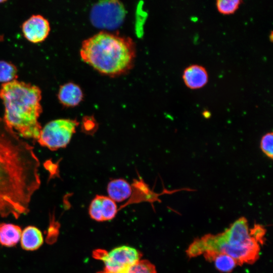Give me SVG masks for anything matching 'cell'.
Listing matches in <instances>:
<instances>
[{"label":"cell","mask_w":273,"mask_h":273,"mask_svg":"<svg viewBox=\"0 0 273 273\" xmlns=\"http://www.w3.org/2000/svg\"><path fill=\"white\" fill-rule=\"evenodd\" d=\"M40 161L30 144L0 117V215L19 218L29 211L41 186Z\"/></svg>","instance_id":"cell-1"},{"label":"cell","mask_w":273,"mask_h":273,"mask_svg":"<svg viewBox=\"0 0 273 273\" xmlns=\"http://www.w3.org/2000/svg\"><path fill=\"white\" fill-rule=\"evenodd\" d=\"M0 98L5 122L23 139L37 140L41 126V91L36 85L14 80L3 83Z\"/></svg>","instance_id":"cell-2"},{"label":"cell","mask_w":273,"mask_h":273,"mask_svg":"<svg viewBox=\"0 0 273 273\" xmlns=\"http://www.w3.org/2000/svg\"><path fill=\"white\" fill-rule=\"evenodd\" d=\"M260 242L250 230L247 219L241 217L218 234L196 239L187 250L190 257L206 253H222L232 257L238 264L252 263L258 259Z\"/></svg>","instance_id":"cell-3"},{"label":"cell","mask_w":273,"mask_h":273,"mask_svg":"<svg viewBox=\"0 0 273 273\" xmlns=\"http://www.w3.org/2000/svg\"><path fill=\"white\" fill-rule=\"evenodd\" d=\"M80 54L84 62L99 72L117 75L131 68L135 50L130 38L102 31L83 41Z\"/></svg>","instance_id":"cell-4"},{"label":"cell","mask_w":273,"mask_h":273,"mask_svg":"<svg viewBox=\"0 0 273 273\" xmlns=\"http://www.w3.org/2000/svg\"><path fill=\"white\" fill-rule=\"evenodd\" d=\"M79 123L76 119H55L41 128L37 142L42 147L56 151L66 147Z\"/></svg>","instance_id":"cell-5"},{"label":"cell","mask_w":273,"mask_h":273,"mask_svg":"<svg viewBox=\"0 0 273 273\" xmlns=\"http://www.w3.org/2000/svg\"><path fill=\"white\" fill-rule=\"evenodd\" d=\"M93 257L102 261L104 264V270L111 273L122 271L141 260V253L136 249L122 246L115 248L110 251L103 249L96 250Z\"/></svg>","instance_id":"cell-6"},{"label":"cell","mask_w":273,"mask_h":273,"mask_svg":"<svg viewBox=\"0 0 273 273\" xmlns=\"http://www.w3.org/2000/svg\"><path fill=\"white\" fill-rule=\"evenodd\" d=\"M124 16V8L119 2L101 1L92 8L90 20L97 27L113 29L121 24Z\"/></svg>","instance_id":"cell-7"},{"label":"cell","mask_w":273,"mask_h":273,"mask_svg":"<svg viewBox=\"0 0 273 273\" xmlns=\"http://www.w3.org/2000/svg\"><path fill=\"white\" fill-rule=\"evenodd\" d=\"M22 30L28 40L33 43L39 42L44 40L49 35L50 23L42 15H33L23 22Z\"/></svg>","instance_id":"cell-8"},{"label":"cell","mask_w":273,"mask_h":273,"mask_svg":"<svg viewBox=\"0 0 273 273\" xmlns=\"http://www.w3.org/2000/svg\"><path fill=\"white\" fill-rule=\"evenodd\" d=\"M88 211L90 217L97 221L109 220L115 217L117 206L109 197L97 195L92 201Z\"/></svg>","instance_id":"cell-9"},{"label":"cell","mask_w":273,"mask_h":273,"mask_svg":"<svg viewBox=\"0 0 273 273\" xmlns=\"http://www.w3.org/2000/svg\"><path fill=\"white\" fill-rule=\"evenodd\" d=\"M182 78L186 86L191 89L204 87L208 81V74L206 68L200 65L192 64L186 67Z\"/></svg>","instance_id":"cell-10"},{"label":"cell","mask_w":273,"mask_h":273,"mask_svg":"<svg viewBox=\"0 0 273 273\" xmlns=\"http://www.w3.org/2000/svg\"><path fill=\"white\" fill-rule=\"evenodd\" d=\"M60 102L67 107L77 106L83 99L80 87L72 82L65 83L60 86L58 95Z\"/></svg>","instance_id":"cell-11"},{"label":"cell","mask_w":273,"mask_h":273,"mask_svg":"<svg viewBox=\"0 0 273 273\" xmlns=\"http://www.w3.org/2000/svg\"><path fill=\"white\" fill-rule=\"evenodd\" d=\"M132 191L131 186L123 178L112 179L107 185L108 197L115 202H121L126 200L131 196Z\"/></svg>","instance_id":"cell-12"},{"label":"cell","mask_w":273,"mask_h":273,"mask_svg":"<svg viewBox=\"0 0 273 273\" xmlns=\"http://www.w3.org/2000/svg\"><path fill=\"white\" fill-rule=\"evenodd\" d=\"M22 248L27 251L38 249L43 244L42 233L34 226H28L23 231L20 239Z\"/></svg>","instance_id":"cell-13"},{"label":"cell","mask_w":273,"mask_h":273,"mask_svg":"<svg viewBox=\"0 0 273 273\" xmlns=\"http://www.w3.org/2000/svg\"><path fill=\"white\" fill-rule=\"evenodd\" d=\"M21 228L12 223L0 224V244L6 247H13L20 240Z\"/></svg>","instance_id":"cell-14"},{"label":"cell","mask_w":273,"mask_h":273,"mask_svg":"<svg viewBox=\"0 0 273 273\" xmlns=\"http://www.w3.org/2000/svg\"><path fill=\"white\" fill-rule=\"evenodd\" d=\"M204 256L208 261L214 262L217 269L223 272L232 271L238 264L230 256L222 253H204Z\"/></svg>","instance_id":"cell-15"},{"label":"cell","mask_w":273,"mask_h":273,"mask_svg":"<svg viewBox=\"0 0 273 273\" xmlns=\"http://www.w3.org/2000/svg\"><path fill=\"white\" fill-rule=\"evenodd\" d=\"M97 273H111L104 270ZM115 273H157L155 266L147 260H140L129 267Z\"/></svg>","instance_id":"cell-16"},{"label":"cell","mask_w":273,"mask_h":273,"mask_svg":"<svg viewBox=\"0 0 273 273\" xmlns=\"http://www.w3.org/2000/svg\"><path fill=\"white\" fill-rule=\"evenodd\" d=\"M17 76V69L14 64L0 60V82L5 83L10 82L16 80Z\"/></svg>","instance_id":"cell-17"},{"label":"cell","mask_w":273,"mask_h":273,"mask_svg":"<svg viewBox=\"0 0 273 273\" xmlns=\"http://www.w3.org/2000/svg\"><path fill=\"white\" fill-rule=\"evenodd\" d=\"M242 2L240 0H217L216 6L220 14L231 15L237 11Z\"/></svg>","instance_id":"cell-18"},{"label":"cell","mask_w":273,"mask_h":273,"mask_svg":"<svg viewBox=\"0 0 273 273\" xmlns=\"http://www.w3.org/2000/svg\"><path fill=\"white\" fill-rule=\"evenodd\" d=\"M260 149L262 152L269 158L273 157V133L267 132L261 138Z\"/></svg>","instance_id":"cell-19"},{"label":"cell","mask_w":273,"mask_h":273,"mask_svg":"<svg viewBox=\"0 0 273 273\" xmlns=\"http://www.w3.org/2000/svg\"><path fill=\"white\" fill-rule=\"evenodd\" d=\"M96 122L92 117H85L82 120L81 129L85 133H92L96 130Z\"/></svg>","instance_id":"cell-20"},{"label":"cell","mask_w":273,"mask_h":273,"mask_svg":"<svg viewBox=\"0 0 273 273\" xmlns=\"http://www.w3.org/2000/svg\"><path fill=\"white\" fill-rule=\"evenodd\" d=\"M202 115L205 118L208 119L211 117V114L210 111L206 110L202 112Z\"/></svg>","instance_id":"cell-21"},{"label":"cell","mask_w":273,"mask_h":273,"mask_svg":"<svg viewBox=\"0 0 273 273\" xmlns=\"http://www.w3.org/2000/svg\"><path fill=\"white\" fill-rule=\"evenodd\" d=\"M269 38L270 41L272 42L273 40V34H272V31H271L270 34L269 35Z\"/></svg>","instance_id":"cell-22"},{"label":"cell","mask_w":273,"mask_h":273,"mask_svg":"<svg viewBox=\"0 0 273 273\" xmlns=\"http://www.w3.org/2000/svg\"><path fill=\"white\" fill-rule=\"evenodd\" d=\"M5 1H3V0L0 1V3H3V2H4Z\"/></svg>","instance_id":"cell-23"}]
</instances>
